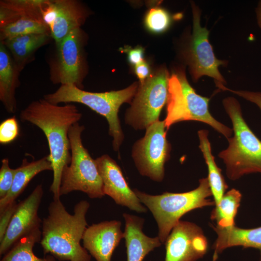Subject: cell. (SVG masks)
<instances>
[{"label": "cell", "instance_id": "cell-1", "mask_svg": "<svg viewBox=\"0 0 261 261\" xmlns=\"http://www.w3.org/2000/svg\"><path fill=\"white\" fill-rule=\"evenodd\" d=\"M82 116L72 103L63 105L52 104L44 98L30 102L21 111V121L31 123L44 133L48 144L52 163L53 180L50 190L53 200H59V189L62 171L71 159L69 131Z\"/></svg>", "mask_w": 261, "mask_h": 261}, {"label": "cell", "instance_id": "cell-2", "mask_svg": "<svg viewBox=\"0 0 261 261\" xmlns=\"http://www.w3.org/2000/svg\"><path fill=\"white\" fill-rule=\"evenodd\" d=\"M89 206L88 202L82 200L71 215L60 199L53 200L42 220L40 243L44 254L49 253L61 261H90V255L80 244L87 228L86 215Z\"/></svg>", "mask_w": 261, "mask_h": 261}, {"label": "cell", "instance_id": "cell-3", "mask_svg": "<svg viewBox=\"0 0 261 261\" xmlns=\"http://www.w3.org/2000/svg\"><path fill=\"white\" fill-rule=\"evenodd\" d=\"M224 107L233 125V136L228 138V148L218 156L226 167L229 179L235 180L251 173L261 174V141L244 119L239 103L233 97L223 100Z\"/></svg>", "mask_w": 261, "mask_h": 261}, {"label": "cell", "instance_id": "cell-4", "mask_svg": "<svg viewBox=\"0 0 261 261\" xmlns=\"http://www.w3.org/2000/svg\"><path fill=\"white\" fill-rule=\"evenodd\" d=\"M141 203L151 211L159 229L158 237L164 243L173 228L185 214L196 209L215 205L207 178L199 180L195 189L183 193L164 192L152 195L133 189Z\"/></svg>", "mask_w": 261, "mask_h": 261}, {"label": "cell", "instance_id": "cell-5", "mask_svg": "<svg viewBox=\"0 0 261 261\" xmlns=\"http://www.w3.org/2000/svg\"><path fill=\"white\" fill-rule=\"evenodd\" d=\"M138 88L135 83L120 90L92 92L72 85H62L55 92L44 95V98L54 104L82 103L105 117L109 124V133L113 138L114 149L117 151L124 138L118 117L119 109L123 103L131 102Z\"/></svg>", "mask_w": 261, "mask_h": 261}, {"label": "cell", "instance_id": "cell-6", "mask_svg": "<svg viewBox=\"0 0 261 261\" xmlns=\"http://www.w3.org/2000/svg\"><path fill=\"white\" fill-rule=\"evenodd\" d=\"M167 115L164 120L167 130L174 123L195 120L206 123L227 139L232 130L215 119L209 110V99L197 94L188 83L184 72L170 77L167 101Z\"/></svg>", "mask_w": 261, "mask_h": 261}, {"label": "cell", "instance_id": "cell-7", "mask_svg": "<svg viewBox=\"0 0 261 261\" xmlns=\"http://www.w3.org/2000/svg\"><path fill=\"white\" fill-rule=\"evenodd\" d=\"M84 129V126L77 122L69 131L71 159L62 172L60 197L73 191L83 192L92 199L101 198L105 195L95 160L82 143L81 135Z\"/></svg>", "mask_w": 261, "mask_h": 261}, {"label": "cell", "instance_id": "cell-8", "mask_svg": "<svg viewBox=\"0 0 261 261\" xmlns=\"http://www.w3.org/2000/svg\"><path fill=\"white\" fill-rule=\"evenodd\" d=\"M169 78L168 71L163 68L140 83L126 113V123L139 130L146 129L159 120L160 112L167 101Z\"/></svg>", "mask_w": 261, "mask_h": 261}, {"label": "cell", "instance_id": "cell-9", "mask_svg": "<svg viewBox=\"0 0 261 261\" xmlns=\"http://www.w3.org/2000/svg\"><path fill=\"white\" fill-rule=\"evenodd\" d=\"M85 39V33L80 28L73 30L56 44L55 52L49 64L50 80L53 84L72 85L83 89L86 74Z\"/></svg>", "mask_w": 261, "mask_h": 261}, {"label": "cell", "instance_id": "cell-10", "mask_svg": "<svg viewBox=\"0 0 261 261\" xmlns=\"http://www.w3.org/2000/svg\"><path fill=\"white\" fill-rule=\"evenodd\" d=\"M166 128L164 120L151 125L145 136L135 143L132 151L140 173L157 182L164 178V164L169 157L170 145L166 139Z\"/></svg>", "mask_w": 261, "mask_h": 261}, {"label": "cell", "instance_id": "cell-11", "mask_svg": "<svg viewBox=\"0 0 261 261\" xmlns=\"http://www.w3.org/2000/svg\"><path fill=\"white\" fill-rule=\"evenodd\" d=\"M191 7L193 32L188 55L191 75L196 81L206 75L213 78L215 82L223 84L225 80L218 70V67L227 62L215 57L209 41V31L201 26V11L193 2Z\"/></svg>", "mask_w": 261, "mask_h": 261}, {"label": "cell", "instance_id": "cell-12", "mask_svg": "<svg viewBox=\"0 0 261 261\" xmlns=\"http://www.w3.org/2000/svg\"><path fill=\"white\" fill-rule=\"evenodd\" d=\"M165 261H196L206 254L208 241L196 224L180 220L164 242Z\"/></svg>", "mask_w": 261, "mask_h": 261}, {"label": "cell", "instance_id": "cell-13", "mask_svg": "<svg viewBox=\"0 0 261 261\" xmlns=\"http://www.w3.org/2000/svg\"><path fill=\"white\" fill-rule=\"evenodd\" d=\"M42 184L38 185L26 199L17 203L6 232L0 241V255L7 252L21 238L40 229L42 220L38 210L43 196Z\"/></svg>", "mask_w": 261, "mask_h": 261}, {"label": "cell", "instance_id": "cell-14", "mask_svg": "<svg viewBox=\"0 0 261 261\" xmlns=\"http://www.w3.org/2000/svg\"><path fill=\"white\" fill-rule=\"evenodd\" d=\"M103 183L105 195L115 203L138 213H145L147 209L142 205L133 190L129 186L121 170L116 162L104 154L95 160Z\"/></svg>", "mask_w": 261, "mask_h": 261}, {"label": "cell", "instance_id": "cell-15", "mask_svg": "<svg viewBox=\"0 0 261 261\" xmlns=\"http://www.w3.org/2000/svg\"><path fill=\"white\" fill-rule=\"evenodd\" d=\"M121 225L120 221L113 220L88 226L82 238L83 247L97 261H111L114 250L124 238Z\"/></svg>", "mask_w": 261, "mask_h": 261}, {"label": "cell", "instance_id": "cell-16", "mask_svg": "<svg viewBox=\"0 0 261 261\" xmlns=\"http://www.w3.org/2000/svg\"><path fill=\"white\" fill-rule=\"evenodd\" d=\"M124 238L127 261H143L145 257L161 245L158 236L150 237L143 232L145 220L136 216L124 213Z\"/></svg>", "mask_w": 261, "mask_h": 261}, {"label": "cell", "instance_id": "cell-17", "mask_svg": "<svg viewBox=\"0 0 261 261\" xmlns=\"http://www.w3.org/2000/svg\"><path fill=\"white\" fill-rule=\"evenodd\" d=\"M54 2L56 15L50 32L55 44H58L72 31L81 28L88 12L82 4L76 0H54Z\"/></svg>", "mask_w": 261, "mask_h": 261}, {"label": "cell", "instance_id": "cell-18", "mask_svg": "<svg viewBox=\"0 0 261 261\" xmlns=\"http://www.w3.org/2000/svg\"><path fill=\"white\" fill-rule=\"evenodd\" d=\"M211 227L217 234L213 246V261H216L218 254L225 249L236 246L256 248L261 254V226L251 229H242L235 225L228 228L211 225Z\"/></svg>", "mask_w": 261, "mask_h": 261}, {"label": "cell", "instance_id": "cell-19", "mask_svg": "<svg viewBox=\"0 0 261 261\" xmlns=\"http://www.w3.org/2000/svg\"><path fill=\"white\" fill-rule=\"evenodd\" d=\"M20 72L10 52L0 42V101L9 113L17 109L15 93L20 84Z\"/></svg>", "mask_w": 261, "mask_h": 261}, {"label": "cell", "instance_id": "cell-20", "mask_svg": "<svg viewBox=\"0 0 261 261\" xmlns=\"http://www.w3.org/2000/svg\"><path fill=\"white\" fill-rule=\"evenodd\" d=\"M44 171H52V166L48 155L37 160H22L20 166L15 169L12 188L8 194L0 199V213L23 192L29 182L37 174Z\"/></svg>", "mask_w": 261, "mask_h": 261}, {"label": "cell", "instance_id": "cell-21", "mask_svg": "<svg viewBox=\"0 0 261 261\" xmlns=\"http://www.w3.org/2000/svg\"><path fill=\"white\" fill-rule=\"evenodd\" d=\"M51 37L50 34H31L17 36L0 42L9 51L21 72L36 51L47 43Z\"/></svg>", "mask_w": 261, "mask_h": 261}, {"label": "cell", "instance_id": "cell-22", "mask_svg": "<svg viewBox=\"0 0 261 261\" xmlns=\"http://www.w3.org/2000/svg\"><path fill=\"white\" fill-rule=\"evenodd\" d=\"M200 140L199 147L202 151L208 168V180L213 197L217 205L228 188L221 169L216 164L211 152V145L208 138V131L200 130L198 132Z\"/></svg>", "mask_w": 261, "mask_h": 261}, {"label": "cell", "instance_id": "cell-23", "mask_svg": "<svg viewBox=\"0 0 261 261\" xmlns=\"http://www.w3.org/2000/svg\"><path fill=\"white\" fill-rule=\"evenodd\" d=\"M241 198L240 191L234 188L224 194L210 215L211 219L216 222V226L228 228L235 225L234 220Z\"/></svg>", "mask_w": 261, "mask_h": 261}, {"label": "cell", "instance_id": "cell-24", "mask_svg": "<svg viewBox=\"0 0 261 261\" xmlns=\"http://www.w3.org/2000/svg\"><path fill=\"white\" fill-rule=\"evenodd\" d=\"M41 238L40 229L26 235L5 253L0 261H55V258L51 255L40 258L34 254V246L35 243H40Z\"/></svg>", "mask_w": 261, "mask_h": 261}, {"label": "cell", "instance_id": "cell-25", "mask_svg": "<svg viewBox=\"0 0 261 261\" xmlns=\"http://www.w3.org/2000/svg\"><path fill=\"white\" fill-rule=\"evenodd\" d=\"M31 34H50L49 28L37 20L22 17L0 28V42L20 36Z\"/></svg>", "mask_w": 261, "mask_h": 261}, {"label": "cell", "instance_id": "cell-26", "mask_svg": "<svg viewBox=\"0 0 261 261\" xmlns=\"http://www.w3.org/2000/svg\"><path fill=\"white\" fill-rule=\"evenodd\" d=\"M48 0H2L0 7L13 11L20 18L26 17L45 24L42 10Z\"/></svg>", "mask_w": 261, "mask_h": 261}, {"label": "cell", "instance_id": "cell-27", "mask_svg": "<svg viewBox=\"0 0 261 261\" xmlns=\"http://www.w3.org/2000/svg\"><path fill=\"white\" fill-rule=\"evenodd\" d=\"M170 18L164 10L155 8L151 9L145 18L146 27L154 32H161L166 30L169 26Z\"/></svg>", "mask_w": 261, "mask_h": 261}, {"label": "cell", "instance_id": "cell-28", "mask_svg": "<svg viewBox=\"0 0 261 261\" xmlns=\"http://www.w3.org/2000/svg\"><path fill=\"white\" fill-rule=\"evenodd\" d=\"M15 169L9 166L8 159L1 160L0 168V199L5 197L10 191L14 179Z\"/></svg>", "mask_w": 261, "mask_h": 261}, {"label": "cell", "instance_id": "cell-29", "mask_svg": "<svg viewBox=\"0 0 261 261\" xmlns=\"http://www.w3.org/2000/svg\"><path fill=\"white\" fill-rule=\"evenodd\" d=\"M19 134V125L14 116L8 118L0 124V143L6 145L14 141Z\"/></svg>", "mask_w": 261, "mask_h": 261}, {"label": "cell", "instance_id": "cell-30", "mask_svg": "<svg viewBox=\"0 0 261 261\" xmlns=\"http://www.w3.org/2000/svg\"><path fill=\"white\" fill-rule=\"evenodd\" d=\"M17 205L16 201H14L7 205L4 210L0 213V241L6 232Z\"/></svg>", "mask_w": 261, "mask_h": 261}, {"label": "cell", "instance_id": "cell-31", "mask_svg": "<svg viewBox=\"0 0 261 261\" xmlns=\"http://www.w3.org/2000/svg\"><path fill=\"white\" fill-rule=\"evenodd\" d=\"M224 91H229L256 104L261 110V92L243 90H233L224 87Z\"/></svg>", "mask_w": 261, "mask_h": 261}, {"label": "cell", "instance_id": "cell-32", "mask_svg": "<svg viewBox=\"0 0 261 261\" xmlns=\"http://www.w3.org/2000/svg\"><path fill=\"white\" fill-rule=\"evenodd\" d=\"M135 71L140 83H144L150 76L149 66L145 61L136 65Z\"/></svg>", "mask_w": 261, "mask_h": 261}, {"label": "cell", "instance_id": "cell-33", "mask_svg": "<svg viewBox=\"0 0 261 261\" xmlns=\"http://www.w3.org/2000/svg\"><path fill=\"white\" fill-rule=\"evenodd\" d=\"M144 50L142 48H136L129 51L128 59L130 62L134 65L144 61Z\"/></svg>", "mask_w": 261, "mask_h": 261}, {"label": "cell", "instance_id": "cell-34", "mask_svg": "<svg viewBox=\"0 0 261 261\" xmlns=\"http://www.w3.org/2000/svg\"><path fill=\"white\" fill-rule=\"evenodd\" d=\"M257 19L259 27L261 29V1L259 2L256 10Z\"/></svg>", "mask_w": 261, "mask_h": 261}]
</instances>
